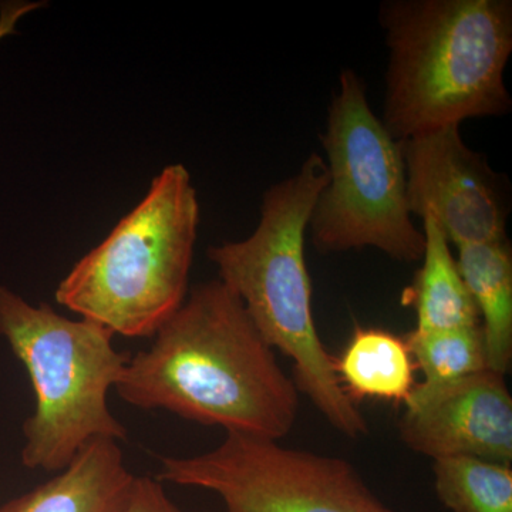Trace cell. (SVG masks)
Here are the masks:
<instances>
[{
    "label": "cell",
    "instance_id": "1",
    "mask_svg": "<svg viewBox=\"0 0 512 512\" xmlns=\"http://www.w3.org/2000/svg\"><path fill=\"white\" fill-rule=\"evenodd\" d=\"M114 389L138 409L275 441L298 417V387L221 279L192 289Z\"/></svg>",
    "mask_w": 512,
    "mask_h": 512
},
{
    "label": "cell",
    "instance_id": "2",
    "mask_svg": "<svg viewBox=\"0 0 512 512\" xmlns=\"http://www.w3.org/2000/svg\"><path fill=\"white\" fill-rule=\"evenodd\" d=\"M379 20L390 52L382 123L394 140L511 110L510 0H389Z\"/></svg>",
    "mask_w": 512,
    "mask_h": 512
},
{
    "label": "cell",
    "instance_id": "3",
    "mask_svg": "<svg viewBox=\"0 0 512 512\" xmlns=\"http://www.w3.org/2000/svg\"><path fill=\"white\" fill-rule=\"evenodd\" d=\"M328 181V165L312 153L298 173L265 192L254 234L211 247L208 258L265 342L293 360L296 387L333 429L357 439L369 433V424L343 389L336 359L320 340L305 261L309 220Z\"/></svg>",
    "mask_w": 512,
    "mask_h": 512
},
{
    "label": "cell",
    "instance_id": "4",
    "mask_svg": "<svg viewBox=\"0 0 512 512\" xmlns=\"http://www.w3.org/2000/svg\"><path fill=\"white\" fill-rule=\"evenodd\" d=\"M198 222L190 173L168 165L143 201L73 266L56 301L114 335L154 338L185 301Z\"/></svg>",
    "mask_w": 512,
    "mask_h": 512
},
{
    "label": "cell",
    "instance_id": "5",
    "mask_svg": "<svg viewBox=\"0 0 512 512\" xmlns=\"http://www.w3.org/2000/svg\"><path fill=\"white\" fill-rule=\"evenodd\" d=\"M0 335L28 370L35 413L23 424V466L59 473L90 440H124L107 396L130 355L93 320H72L47 303L32 306L0 286Z\"/></svg>",
    "mask_w": 512,
    "mask_h": 512
},
{
    "label": "cell",
    "instance_id": "6",
    "mask_svg": "<svg viewBox=\"0 0 512 512\" xmlns=\"http://www.w3.org/2000/svg\"><path fill=\"white\" fill-rule=\"evenodd\" d=\"M322 146L329 181L308 225L316 249L370 247L394 261H420L424 234L410 218L402 146L370 109L365 83L353 70L340 74Z\"/></svg>",
    "mask_w": 512,
    "mask_h": 512
},
{
    "label": "cell",
    "instance_id": "7",
    "mask_svg": "<svg viewBox=\"0 0 512 512\" xmlns=\"http://www.w3.org/2000/svg\"><path fill=\"white\" fill-rule=\"evenodd\" d=\"M156 478L211 491L228 512H396L349 461L244 433L200 456L164 457Z\"/></svg>",
    "mask_w": 512,
    "mask_h": 512
},
{
    "label": "cell",
    "instance_id": "8",
    "mask_svg": "<svg viewBox=\"0 0 512 512\" xmlns=\"http://www.w3.org/2000/svg\"><path fill=\"white\" fill-rule=\"evenodd\" d=\"M410 214L431 218L457 248L507 238L508 178L450 126L400 141Z\"/></svg>",
    "mask_w": 512,
    "mask_h": 512
},
{
    "label": "cell",
    "instance_id": "9",
    "mask_svg": "<svg viewBox=\"0 0 512 512\" xmlns=\"http://www.w3.org/2000/svg\"><path fill=\"white\" fill-rule=\"evenodd\" d=\"M399 421L414 453L440 460L512 461V397L505 376L485 369L439 389L414 386Z\"/></svg>",
    "mask_w": 512,
    "mask_h": 512
},
{
    "label": "cell",
    "instance_id": "10",
    "mask_svg": "<svg viewBox=\"0 0 512 512\" xmlns=\"http://www.w3.org/2000/svg\"><path fill=\"white\" fill-rule=\"evenodd\" d=\"M134 480L117 441L94 439L59 474L0 512H124Z\"/></svg>",
    "mask_w": 512,
    "mask_h": 512
},
{
    "label": "cell",
    "instance_id": "11",
    "mask_svg": "<svg viewBox=\"0 0 512 512\" xmlns=\"http://www.w3.org/2000/svg\"><path fill=\"white\" fill-rule=\"evenodd\" d=\"M458 249V271L476 305L488 369L504 375L512 359V254L508 239Z\"/></svg>",
    "mask_w": 512,
    "mask_h": 512
},
{
    "label": "cell",
    "instance_id": "12",
    "mask_svg": "<svg viewBox=\"0 0 512 512\" xmlns=\"http://www.w3.org/2000/svg\"><path fill=\"white\" fill-rule=\"evenodd\" d=\"M423 265L413 284L403 292V305L412 306L417 315L414 330L474 328L480 326L476 305L461 278L450 242L439 225L423 218Z\"/></svg>",
    "mask_w": 512,
    "mask_h": 512
},
{
    "label": "cell",
    "instance_id": "13",
    "mask_svg": "<svg viewBox=\"0 0 512 512\" xmlns=\"http://www.w3.org/2000/svg\"><path fill=\"white\" fill-rule=\"evenodd\" d=\"M335 366L352 400L406 403L416 386V365L406 339L383 329L357 326Z\"/></svg>",
    "mask_w": 512,
    "mask_h": 512
},
{
    "label": "cell",
    "instance_id": "14",
    "mask_svg": "<svg viewBox=\"0 0 512 512\" xmlns=\"http://www.w3.org/2000/svg\"><path fill=\"white\" fill-rule=\"evenodd\" d=\"M434 490L451 512H512V470L474 457L434 460Z\"/></svg>",
    "mask_w": 512,
    "mask_h": 512
},
{
    "label": "cell",
    "instance_id": "15",
    "mask_svg": "<svg viewBox=\"0 0 512 512\" xmlns=\"http://www.w3.org/2000/svg\"><path fill=\"white\" fill-rule=\"evenodd\" d=\"M406 342L414 365L424 376L423 382L417 384L421 389H439L488 369L480 326L430 332L413 330Z\"/></svg>",
    "mask_w": 512,
    "mask_h": 512
},
{
    "label": "cell",
    "instance_id": "16",
    "mask_svg": "<svg viewBox=\"0 0 512 512\" xmlns=\"http://www.w3.org/2000/svg\"><path fill=\"white\" fill-rule=\"evenodd\" d=\"M124 512H185L171 501L157 478L136 477Z\"/></svg>",
    "mask_w": 512,
    "mask_h": 512
}]
</instances>
